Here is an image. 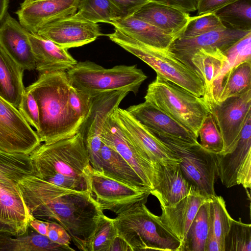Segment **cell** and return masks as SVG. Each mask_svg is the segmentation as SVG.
<instances>
[{"label": "cell", "mask_w": 251, "mask_h": 251, "mask_svg": "<svg viewBox=\"0 0 251 251\" xmlns=\"http://www.w3.org/2000/svg\"><path fill=\"white\" fill-rule=\"evenodd\" d=\"M18 186L33 218L59 224L79 250L92 251L93 237L104 214L90 191L63 188L35 176L23 179Z\"/></svg>", "instance_id": "obj_1"}, {"label": "cell", "mask_w": 251, "mask_h": 251, "mask_svg": "<svg viewBox=\"0 0 251 251\" xmlns=\"http://www.w3.org/2000/svg\"><path fill=\"white\" fill-rule=\"evenodd\" d=\"M70 86L66 71H57L40 74L27 87L38 106L39 128L36 132L41 142H54L78 132L83 120L70 105Z\"/></svg>", "instance_id": "obj_2"}, {"label": "cell", "mask_w": 251, "mask_h": 251, "mask_svg": "<svg viewBox=\"0 0 251 251\" xmlns=\"http://www.w3.org/2000/svg\"><path fill=\"white\" fill-rule=\"evenodd\" d=\"M36 176L63 188L73 189L79 179L90 183L92 169L82 136L75 135L41 144L30 154Z\"/></svg>", "instance_id": "obj_3"}, {"label": "cell", "mask_w": 251, "mask_h": 251, "mask_svg": "<svg viewBox=\"0 0 251 251\" xmlns=\"http://www.w3.org/2000/svg\"><path fill=\"white\" fill-rule=\"evenodd\" d=\"M113 221L118 235L132 251H178L180 247L179 240L145 204L117 215Z\"/></svg>", "instance_id": "obj_4"}, {"label": "cell", "mask_w": 251, "mask_h": 251, "mask_svg": "<svg viewBox=\"0 0 251 251\" xmlns=\"http://www.w3.org/2000/svg\"><path fill=\"white\" fill-rule=\"evenodd\" d=\"M66 72L73 87L91 97L120 90L136 94L148 77L136 65L105 68L90 61L77 62Z\"/></svg>", "instance_id": "obj_5"}, {"label": "cell", "mask_w": 251, "mask_h": 251, "mask_svg": "<svg viewBox=\"0 0 251 251\" xmlns=\"http://www.w3.org/2000/svg\"><path fill=\"white\" fill-rule=\"evenodd\" d=\"M109 39L153 69L157 75L198 97H203L204 87L198 75L166 50L149 47L114 28Z\"/></svg>", "instance_id": "obj_6"}, {"label": "cell", "mask_w": 251, "mask_h": 251, "mask_svg": "<svg viewBox=\"0 0 251 251\" xmlns=\"http://www.w3.org/2000/svg\"><path fill=\"white\" fill-rule=\"evenodd\" d=\"M144 99L198 137L199 129L210 111L202 98L157 75L149 85Z\"/></svg>", "instance_id": "obj_7"}, {"label": "cell", "mask_w": 251, "mask_h": 251, "mask_svg": "<svg viewBox=\"0 0 251 251\" xmlns=\"http://www.w3.org/2000/svg\"><path fill=\"white\" fill-rule=\"evenodd\" d=\"M151 132L180 159L181 172L191 185L207 198L216 195L214 184L218 176L216 154L205 150L199 142L189 143Z\"/></svg>", "instance_id": "obj_8"}, {"label": "cell", "mask_w": 251, "mask_h": 251, "mask_svg": "<svg viewBox=\"0 0 251 251\" xmlns=\"http://www.w3.org/2000/svg\"><path fill=\"white\" fill-rule=\"evenodd\" d=\"M129 93L127 90H120L92 97L91 113L78 132L82 136L92 169L96 171L101 172V135L106 122Z\"/></svg>", "instance_id": "obj_9"}, {"label": "cell", "mask_w": 251, "mask_h": 251, "mask_svg": "<svg viewBox=\"0 0 251 251\" xmlns=\"http://www.w3.org/2000/svg\"><path fill=\"white\" fill-rule=\"evenodd\" d=\"M90 191L100 208L117 215L145 204L151 190L140 191L94 170L90 173Z\"/></svg>", "instance_id": "obj_10"}, {"label": "cell", "mask_w": 251, "mask_h": 251, "mask_svg": "<svg viewBox=\"0 0 251 251\" xmlns=\"http://www.w3.org/2000/svg\"><path fill=\"white\" fill-rule=\"evenodd\" d=\"M41 143L19 110L0 96V150L29 155Z\"/></svg>", "instance_id": "obj_11"}, {"label": "cell", "mask_w": 251, "mask_h": 251, "mask_svg": "<svg viewBox=\"0 0 251 251\" xmlns=\"http://www.w3.org/2000/svg\"><path fill=\"white\" fill-rule=\"evenodd\" d=\"M209 110L222 134L224 144L221 155L235 149L246 121L251 114V90L212 104Z\"/></svg>", "instance_id": "obj_12"}, {"label": "cell", "mask_w": 251, "mask_h": 251, "mask_svg": "<svg viewBox=\"0 0 251 251\" xmlns=\"http://www.w3.org/2000/svg\"><path fill=\"white\" fill-rule=\"evenodd\" d=\"M218 176L226 188L242 185L251 188V114L247 118L234 150L216 154Z\"/></svg>", "instance_id": "obj_13"}, {"label": "cell", "mask_w": 251, "mask_h": 251, "mask_svg": "<svg viewBox=\"0 0 251 251\" xmlns=\"http://www.w3.org/2000/svg\"><path fill=\"white\" fill-rule=\"evenodd\" d=\"M115 111L106 122L101 135V141L117 151L151 190L155 181V167L142 154L119 125Z\"/></svg>", "instance_id": "obj_14"}, {"label": "cell", "mask_w": 251, "mask_h": 251, "mask_svg": "<svg viewBox=\"0 0 251 251\" xmlns=\"http://www.w3.org/2000/svg\"><path fill=\"white\" fill-rule=\"evenodd\" d=\"M251 32L226 27L193 37H176L166 51L193 71L191 59L199 50L218 49L224 52Z\"/></svg>", "instance_id": "obj_15"}, {"label": "cell", "mask_w": 251, "mask_h": 251, "mask_svg": "<svg viewBox=\"0 0 251 251\" xmlns=\"http://www.w3.org/2000/svg\"><path fill=\"white\" fill-rule=\"evenodd\" d=\"M114 114L118 123L137 149L153 165L156 163L179 164L180 159L126 109L118 107Z\"/></svg>", "instance_id": "obj_16"}, {"label": "cell", "mask_w": 251, "mask_h": 251, "mask_svg": "<svg viewBox=\"0 0 251 251\" xmlns=\"http://www.w3.org/2000/svg\"><path fill=\"white\" fill-rule=\"evenodd\" d=\"M35 33L67 49L89 44L102 35L98 23L71 17L46 24Z\"/></svg>", "instance_id": "obj_17"}, {"label": "cell", "mask_w": 251, "mask_h": 251, "mask_svg": "<svg viewBox=\"0 0 251 251\" xmlns=\"http://www.w3.org/2000/svg\"><path fill=\"white\" fill-rule=\"evenodd\" d=\"M34 218L25 204L18 184L0 180V233L23 235Z\"/></svg>", "instance_id": "obj_18"}, {"label": "cell", "mask_w": 251, "mask_h": 251, "mask_svg": "<svg viewBox=\"0 0 251 251\" xmlns=\"http://www.w3.org/2000/svg\"><path fill=\"white\" fill-rule=\"evenodd\" d=\"M191 63L193 71L203 83V99L209 108L219 101L224 70L229 66L227 57L218 49H201L193 55Z\"/></svg>", "instance_id": "obj_19"}, {"label": "cell", "mask_w": 251, "mask_h": 251, "mask_svg": "<svg viewBox=\"0 0 251 251\" xmlns=\"http://www.w3.org/2000/svg\"><path fill=\"white\" fill-rule=\"evenodd\" d=\"M80 0H42L20 7L16 12L19 22L30 33L50 23L71 17Z\"/></svg>", "instance_id": "obj_20"}, {"label": "cell", "mask_w": 251, "mask_h": 251, "mask_svg": "<svg viewBox=\"0 0 251 251\" xmlns=\"http://www.w3.org/2000/svg\"><path fill=\"white\" fill-rule=\"evenodd\" d=\"M127 112L149 131L197 143L198 137L153 104L144 102L128 107Z\"/></svg>", "instance_id": "obj_21"}, {"label": "cell", "mask_w": 251, "mask_h": 251, "mask_svg": "<svg viewBox=\"0 0 251 251\" xmlns=\"http://www.w3.org/2000/svg\"><path fill=\"white\" fill-rule=\"evenodd\" d=\"M155 178L151 194L158 200L160 206L175 204L197 191L184 176L179 164H154ZM199 192V191H198Z\"/></svg>", "instance_id": "obj_22"}, {"label": "cell", "mask_w": 251, "mask_h": 251, "mask_svg": "<svg viewBox=\"0 0 251 251\" xmlns=\"http://www.w3.org/2000/svg\"><path fill=\"white\" fill-rule=\"evenodd\" d=\"M29 31L7 12L0 24V45L24 70L35 69Z\"/></svg>", "instance_id": "obj_23"}, {"label": "cell", "mask_w": 251, "mask_h": 251, "mask_svg": "<svg viewBox=\"0 0 251 251\" xmlns=\"http://www.w3.org/2000/svg\"><path fill=\"white\" fill-rule=\"evenodd\" d=\"M208 198L196 191L174 205L160 206V220L165 227L180 242L179 249L183 244L190 225L200 207Z\"/></svg>", "instance_id": "obj_24"}, {"label": "cell", "mask_w": 251, "mask_h": 251, "mask_svg": "<svg viewBox=\"0 0 251 251\" xmlns=\"http://www.w3.org/2000/svg\"><path fill=\"white\" fill-rule=\"evenodd\" d=\"M28 37L35 60V69L40 74L67 71L77 61L68 49L36 33L29 32Z\"/></svg>", "instance_id": "obj_25"}, {"label": "cell", "mask_w": 251, "mask_h": 251, "mask_svg": "<svg viewBox=\"0 0 251 251\" xmlns=\"http://www.w3.org/2000/svg\"><path fill=\"white\" fill-rule=\"evenodd\" d=\"M175 37L179 35L190 17L178 8L152 1L142 6L133 15Z\"/></svg>", "instance_id": "obj_26"}, {"label": "cell", "mask_w": 251, "mask_h": 251, "mask_svg": "<svg viewBox=\"0 0 251 251\" xmlns=\"http://www.w3.org/2000/svg\"><path fill=\"white\" fill-rule=\"evenodd\" d=\"M110 24L140 42L163 50H167L175 38L133 15L118 18Z\"/></svg>", "instance_id": "obj_27"}, {"label": "cell", "mask_w": 251, "mask_h": 251, "mask_svg": "<svg viewBox=\"0 0 251 251\" xmlns=\"http://www.w3.org/2000/svg\"><path fill=\"white\" fill-rule=\"evenodd\" d=\"M101 173L140 191L151 190L129 163L114 149L102 142L100 149Z\"/></svg>", "instance_id": "obj_28"}, {"label": "cell", "mask_w": 251, "mask_h": 251, "mask_svg": "<svg viewBox=\"0 0 251 251\" xmlns=\"http://www.w3.org/2000/svg\"><path fill=\"white\" fill-rule=\"evenodd\" d=\"M24 71L0 45V96L17 109L25 90Z\"/></svg>", "instance_id": "obj_29"}, {"label": "cell", "mask_w": 251, "mask_h": 251, "mask_svg": "<svg viewBox=\"0 0 251 251\" xmlns=\"http://www.w3.org/2000/svg\"><path fill=\"white\" fill-rule=\"evenodd\" d=\"M29 231L28 228L25 234L20 236L0 233V251H75L70 246L53 242L33 229Z\"/></svg>", "instance_id": "obj_30"}, {"label": "cell", "mask_w": 251, "mask_h": 251, "mask_svg": "<svg viewBox=\"0 0 251 251\" xmlns=\"http://www.w3.org/2000/svg\"><path fill=\"white\" fill-rule=\"evenodd\" d=\"M36 176L29 155L11 153L0 150V180L18 184L23 179Z\"/></svg>", "instance_id": "obj_31"}, {"label": "cell", "mask_w": 251, "mask_h": 251, "mask_svg": "<svg viewBox=\"0 0 251 251\" xmlns=\"http://www.w3.org/2000/svg\"><path fill=\"white\" fill-rule=\"evenodd\" d=\"M71 17L94 23L110 24L123 15L110 0H80L76 13Z\"/></svg>", "instance_id": "obj_32"}, {"label": "cell", "mask_w": 251, "mask_h": 251, "mask_svg": "<svg viewBox=\"0 0 251 251\" xmlns=\"http://www.w3.org/2000/svg\"><path fill=\"white\" fill-rule=\"evenodd\" d=\"M251 90V60L240 63L225 75L218 102L241 95Z\"/></svg>", "instance_id": "obj_33"}, {"label": "cell", "mask_w": 251, "mask_h": 251, "mask_svg": "<svg viewBox=\"0 0 251 251\" xmlns=\"http://www.w3.org/2000/svg\"><path fill=\"white\" fill-rule=\"evenodd\" d=\"M209 198L200 207L179 251H205L209 229Z\"/></svg>", "instance_id": "obj_34"}, {"label": "cell", "mask_w": 251, "mask_h": 251, "mask_svg": "<svg viewBox=\"0 0 251 251\" xmlns=\"http://www.w3.org/2000/svg\"><path fill=\"white\" fill-rule=\"evenodd\" d=\"M214 13L226 27L251 31V0H238Z\"/></svg>", "instance_id": "obj_35"}, {"label": "cell", "mask_w": 251, "mask_h": 251, "mask_svg": "<svg viewBox=\"0 0 251 251\" xmlns=\"http://www.w3.org/2000/svg\"><path fill=\"white\" fill-rule=\"evenodd\" d=\"M209 219L222 251H225V239L233 219L222 197L216 195L209 198Z\"/></svg>", "instance_id": "obj_36"}, {"label": "cell", "mask_w": 251, "mask_h": 251, "mask_svg": "<svg viewBox=\"0 0 251 251\" xmlns=\"http://www.w3.org/2000/svg\"><path fill=\"white\" fill-rule=\"evenodd\" d=\"M201 146L206 151L220 154L224 151V141L215 121L210 111L204 119L198 133Z\"/></svg>", "instance_id": "obj_37"}, {"label": "cell", "mask_w": 251, "mask_h": 251, "mask_svg": "<svg viewBox=\"0 0 251 251\" xmlns=\"http://www.w3.org/2000/svg\"><path fill=\"white\" fill-rule=\"evenodd\" d=\"M233 219L225 239V251H251V226Z\"/></svg>", "instance_id": "obj_38"}, {"label": "cell", "mask_w": 251, "mask_h": 251, "mask_svg": "<svg viewBox=\"0 0 251 251\" xmlns=\"http://www.w3.org/2000/svg\"><path fill=\"white\" fill-rule=\"evenodd\" d=\"M226 28L214 13L190 17L185 28L177 37L190 38Z\"/></svg>", "instance_id": "obj_39"}, {"label": "cell", "mask_w": 251, "mask_h": 251, "mask_svg": "<svg viewBox=\"0 0 251 251\" xmlns=\"http://www.w3.org/2000/svg\"><path fill=\"white\" fill-rule=\"evenodd\" d=\"M117 235L113 219L102 215L93 237L92 251H109L112 242Z\"/></svg>", "instance_id": "obj_40"}, {"label": "cell", "mask_w": 251, "mask_h": 251, "mask_svg": "<svg viewBox=\"0 0 251 251\" xmlns=\"http://www.w3.org/2000/svg\"><path fill=\"white\" fill-rule=\"evenodd\" d=\"M251 32L224 52L227 57L230 71L241 63L251 60Z\"/></svg>", "instance_id": "obj_41"}, {"label": "cell", "mask_w": 251, "mask_h": 251, "mask_svg": "<svg viewBox=\"0 0 251 251\" xmlns=\"http://www.w3.org/2000/svg\"><path fill=\"white\" fill-rule=\"evenodd\" d=\"M69 101L72 109L84 122L91 113L92 97L90 95L75 89L71 84Z\"/></svg>", "instance_id": "obj_42"}, {"label": "cell", "mask_w": 251, "mask_h": 251, "mask_svg": "<svg viewBox=\"0 0 251 251\" xmlns=\"http://www.w3.org/2000/svg\"><path fill=\"white\" fill-rule=\"evenodd\" d=\"M30 125L36 131L39 128V111L37 103L28 87L25 88L21 102L18 109Z\"/></svg>", "instance_id": "obj_43"}, {"label": "cell", "mask_w": 251, "mask_h": 251, "mask_svg": "<svg viewBox=\"0 0 251 251\" xmlns=\"http://www.w3.org/2000/svg\"><path fill=\"white\" fill-rule=\"evenodd\" d=\"M46 236L53 242L61 245L70 246L71 243V239L68 232L55 222L48 221Z\"/></svg>", "instance_id": "obj_44"}, {"label": "cell", "mask_w": 251, "mask_h": 251, "mask_svg": "<svg viewBox=\"0 0 251 251\" xmlns=\"http://www.w3.org/2000/svg\"><path fill=\"white\" fill-rule=\"evenodd\" d=\"M121 12L123 17L132 16L151 0H110Z\"/></svg>", "instance_id": "obj_45"}, {"label": "cell", "mask_w": 251, "mask_h": 251, "mask_svg": "<svg viewBox=\"0 0 251 251\" xmlns=\"http://www.w3.org/2000/svg\"><path fill=\"white\" fill-rule=\"evenodd\" d=\"M238 0H199L197 10L199 15L214 13L223 7Z\"/></svg>", "instance_id": "obj_46"}, {"label": "cell", "mask_w": 251, "mask_h": 251, "mask_svg": "<svg viewBox=\"0 0 251 251\" xmlns=\"http://www.w3.org/2000/svg\"><path fill=\"white\" fill-rule=\"evenodd\" d=\"M199 0H151V1L166 4L178 8L185 12L197 10Z\"/></svg>", "instance_id": "obj_47"}, {"label": "cell", "mask_w": 251, "mask_h": 251, "mask_svg": "<svg viewBox=\"0 0 251 251\" xmlns=\"http://www.w3.org/2000/svg\"><path fill=\"white\" fill-rule=\"evenodd\" d=\"M205 251H222L209 219V229L206 240Z\"/></svg>", "instance_id": "obj_48"}, {"label": "cell", "mask_w": 251, "mask_h": 251, "mask_svg": "<svg viewBox=\"0 0 251 251\" xmlns=\"http://www.w3.org/2000/svg\"><path fill=\"white\" fill-rule=\"evenodd\" d=\"M109 251H132L126 241L118 235L112 242Z\"/></svg>", "instance_id": "obj_49"}, {"label": "cell", "mask_w": 251, "mask_h": 251, "mask_svg": "<svg viewBox=\"0 0 251 251\" xmlns=\"http://www.w3.org/2000/svg\"><path fill=\"white\" fill-rule=\"evenodd\" d=\"M48 221L38 219L34 218L32 219L29 226L38 233L46 236L47 229Z\"/></svg>", "instance_id": "obj_50"}, {"label": "cell", "mask_w": 251, "mask_h": 251, "mask_svg": "<svg viewBox=\"0 0 251 251\" xmlns=\"http://www.w3.org/2000/svg\"><path fill=\"white\" fill-rule=\"evenodd\" d=\"M9 0H0V24L7 13Z\"/></svg>", "instance_id": "obj_51"}, {"label": "cell", "mask_w": 251, "mask_h": 251, "mask_svg": "<svg viewBox=\"0 0 251 251\" xmlns=\"http://www.w3.org/2000/svg\"><path fill=\"white\" fill-rule=\"evenodd\" d=\"M39 0H24V1L21 3L20 7H22L24 6H25L26 5H27L28 4L31 3L32 2L39 1Z\"/></svg>", "instance_id": "obj_52"}]
</instances>
